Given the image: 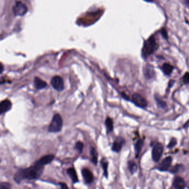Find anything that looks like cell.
<instances>
[{
  "label": "cell",
  "instance_id": "d6986e66",
  "mask_svg": "<svg viewBox=\"0 0 189 189\" xmlns=\"http://www.w3.org/2000/svg\"><path fill=\"white\" fill-rule=\"evenodd\" d=\"M100 164L102 165V167L103 168V170L104 171L103 175H104L106 178H108V161L105 160V159L103 158L100 161Z\"/></svg>",
  "mask_w": 189,
  "mask_h": 189
},
{
  "label": "cell",
  "instance_id": "ffe728a7",
  "mask_svg": "<svg viewBox=\"0 0 189 189\" xmlns=\"http://www.w3.org/2000/svg\"><path fill=\"white\" fill-rule=\"evenodd\" d=\"M91 153V160L92 163L95 164L96 165L97 162H98V154L96 151L95 150L94 148L92 147L90 151Z\"/></svg>",
  "mask_w": 189,
  "mask_h": 189
},
{
  "label": "cell",
  "instance_id": "5b68a950",
  "mask_svg": "<svg viewBox=\"0 0 189 189\" xmlns=\"http://www.w3.org/2000/svg\"><path fill=\"white\" fill-rule=\"evenodd\" d=\"M27 6L21 1L17 2L13 8V11L16 16H24L27 12Z\"/></svg>",
  "mask_w": 189,
  "mask_h": 189
},
{
  "label": "cell",
  "instance_id": "e0dca14e",
  "mask_svg": "<svg viewBox=\"0 0 189 189\" xmlns=\"http://www.w3.org/2000/svg\"><path fill=\"white\" fill-rule=\"evenodd\" d=\"M105 126L106 128V130H107V133L112 132L113 130V120L109 118L108 117L106 118L105 120Z\"/></svg>",
  "mask_w": 189,
  "mask_h": 189
},
{
  "label": "cell",
  "instance_id": "9c48e42d",
  "mask_svg": "<svg viewBox=\"0 0 189 189\" xmlns=\"http://www.w3.org/2000/svg\"><path fill=\"white\" fill-rule=\"evenodd\" d=\"M124 144V140L122 137H117L113 144L112 149L114 152L119 153L122 149Z\"/></svg>",
  "mask_w": 189,
  "mask_h": 189
},
{
  "label": "cell",
  "instance_id": "4fadbf2b",
  "mask_svg": "<svg viewBox=\"0 0 189 189\" xmlns=\"http://www.w3.org/2000/svg\"><path fill=\"white\" fill-rule=\"evenodd\" d=\"M34 84L35 88L38 90H41L42 89H44L47 85V84L46 82H44V81H43L41 79H40L38 77H36L34 78Z\"/></svg>",
  "mask_w": 189,
  "mask_h": 189
},
{
  "label": "cell",
  "instance_id": "6da1fadb",
  "mask_svg": "<svg viewBox=\"0 0 189 189\" xmlns=\"http://www.w3.org/2000/svg\"><path fill=\"white\" fill-rule=\"evenodd\" d=\"M46 165L40 159L29 168L20 169L17 171L14 176L17 183H20L23 180H36L38 179L42 174L44 167Z\"/></svg>",
  "mask_w": 189,
  "mask_h": 189
},
{
  "label": "cell",
  "instance_id": "52a82bcc",
  "mask_svg": "<svg viewBox=\"0 0 189 189\" xmlns=\"http://www.w3.org/2000/svg\"><path fill=\"white\" fill-rule=\"evenodd\" d=\"M132 101L134 104L144 108L147 106V100L140 94L138 93H134L132 95Z\"/></svg>",
  "mask_w": 189,
  "mask_h": 189
},
{
  "label": "cell",
  "instance_id": "30bf717a",
  "mask_svg": "<svg viewBox=\"0 0 189 189\" xmlns=\"http://www.w3.org/2000/svg\"><path fill=\"white\" fill-rule=\"evenodd\" d=\"M82 176L86 184H91L93 181V175L92 172L88 169L84 168L82 170Z\"/></svg>",
  "mask_w": 189,
  "mask_h": 189
},
{
  "label": "cell",
  "instance_id": "8992f818",
  "mask_svg": "<svg viewBox=\"0 0 189 189\" xmlns=\"http://www.w3.org/2000/svg\"><path fill=\"white\" fill-rule=\"evenodd\" d=\"M51 84L53 88L58 92H61L64 89V82L62 77L58 75L53 77L51 80Z\"/></svg>",
  "mask_w": 189,
  "mask_h": 189
},
{
  "label": "cell",
  "instance_id": "4316f807",
  "mask_svg": "<svg viewBox=\"0 0 189 189\" xmlns=\"http://www.w3.org/2000/svg\"><path fill=\"white\" fill-rule=\"evenodd\" d=\"M11 188L10 184L6 182H2L0 184V189H9Z\"/></svg>",
  "mask_w": 189,
  "mask_h": 189
},
{
  "label": "cell",
  "instance_id": "5bb4252c",
  "mask_svg": "<svg viewBox=\"0 0 189 189\" xmlns=\"http://www.w3.org/2000/svg\"><path fill=\"white\" fill-rule=\"evenodd\" d=\"M67 173L72 180L73 183H77L79 181L76 172V171L73 168H70L67 170Z\"/></svg>",
  "mask_w": 189,
  "mask_h": 189
},
{
  "label": "cell",
  "instance_id": "3957f363",
  "mask_svg": "<svg viewBox=\"0 0 189 189\" xmlns=\"http://www.w3.org/2000/svg\"><path fill=\"white\" fill-rule=\"evenodd\" d=\"M63 126V120L59 114H56L53 117L51 123L48 128L50 133H57L62 130Z\"/></svg>",
  "mask_w": 189,
  "mask_h": 189
},
{
  "label": "cell",
  "instance_id": "f546056e",
  "mask_svg": "<svg viewBox=\"0 0 189 189\" xmlns=\"http://www.w3.org/2000/svg\"><path fill=\"white\" fill-rule=\"evenodd\" d=\"M175 83V81L174 80H171L170 82H169V87H172V85L174 84V83Z\"/></svg>",
  "mask_w": 189,
  "mask_h": 189
},
{
  "label": "cell",
  "instance_id": "cb8c5ba5",
  "mask_svg": "<svg viewBox=\"0 0 189 189\" xmlns=\"http://www.w3.org/2000/svg\"><path fill=\"white\" fill-rule=\"evenodd\" d=\"M155 100H156V102L157 103V104L159 107L163 108L166 107V106H167L166 103L164 101H163V100L159 99L158 96L155 97Z\"/></svg>",
  "mask_w": 189,
  "mask_h": 189
},
{
  "label": "cell",
  "instance_id": "836d02e7",
  "mask_svg": "<svg viewBox=\"0 0 189 189\" xmlns=\"http://www.w3.org/2000/svg\"><path fill=\"white\" fill-rule=\"evenodd\" d=\"M186 3L189 6V0H186Z\"/></svg>",
  "mask_w": 189,
  "mask_h": 189
},
{
  "label": "cell",
  "instance_id": "83f0119b",
  "mask_svg": "<svg viewBox=\"0 0 189 189\" xmlns=\"http://www.w3.org/2000/svg\"><path fill=\"white\" fill-rule=\"evenodd\" d=\"M161 34L163 35V36L166 38V39H168V32H167V31L165 29V28H163L162 30H161Z\"/></svg>",
  "mask_w": 189,
  "mask_h": 189
},
{
  "label": "cell",
  "instance_id": "f1b7e54d",
  "mask_svg": "<svg viewBox=\"0 0 189 189\" xmlns=\"http://www.w3.org/2000/svg\"><path fill=\"white\" fill-rule=\"evenodd\" d=\"M59 185L61 186V188L62 189H67V188H68L67 185L65 184H64V183H59Z\"/></svg>",
  "mask_w": 189,
  "mask_h": 189
},
{
  "label": "cell",
  "instance_id": "d6a6232c",
  "mask_svg": "<svg viewBox=\"0 0 189 189\" xmlns=\"http://www.w3.org/2000/svg\"><path fill=\"white\" fill-rule=\"evenodd\" d=\"M144 1H145L147 2H153L154 0H144Z\"/></svg>",
  "mask_w": 189,
  "mask_h": 189
},
{
  "label": "cell",
  "instance_id": "d4e9b609",
  "mask_svg": "<svg viewBox=\"0 0 189 189\" xmlns=\"http://www.w3.org/2000/svg\"><path fill=\"white\" fill-rule=\"evenodd\" d=\"M177 144V140L175 138H172L171 139V140H170V143H169L168 145V148H172L174 147Z\"/></svg>",
  "mask_w": 189,
  "mask_h": 189
},
{
  "label": "cell",
  "instance_id": "7c38bea8",
  "mask_svg": "<svg viewBox=\"0 0 189 189\" xmlns=\"http://www.w3.org/2000/svg\"><path fill=\"white\" fill-rule=\"evenodd\" d=\"M172 185L175 189H184L186 187V183L185 180L182 178L178 176L174 180Z\"/></svg>",
  "mask_w": 189,
  "mask_h": 189
},
{
  "label": "cell",
  "instance_id": "4dcf8cb0",
  "mask_svg": "<svg viewBox=\"0 0 189 189\" xmlns=\"http://www.w3.org/2000/svg\"><path fill=\"white\" fill-rule=\"evenodd\" d=\"M122 96H123L124 99H128V96H127L125 94V93H122Z\"/></svg>",
  "mask_w": 189,
  "mask_h": 189
},
{
  "label": "cell",
  "instance_id": "7a4b0ae2",
  "mask_svg": "<svg viewBox=\"0 0 189 189\" xmlns=\"http://www.w3.org/2000/svg\"><path fill=\"white\" fill-rule=\"evenodd\" d=\"M159 45L156 42L154 37L151 36L144 42L142 54L144 57H147L155 52L158 49Z\"/></svg>",
  "mask_w": 189,
  "mask_h": 189
},
{
  "label": "cell",
  "instance_id": "44dd1931",
  "mask_svg": "<svg viewBox=\"0 0 189 189\" xmlns=\"http://www.w3.org/2000/svg\"><path fill=\"white\" fill-rule=\"evenodd\" d=\"M128 168L132 174H134L137 171V165L134 161H129L128 163Z\"/></svg>",
  "mask_w": 189,
  "mask_h": 189
},
{
  "label": "cell",
  "instance_id": "603a6c76",
  "mask_svg": "<svg viewBox=\"0 0 189 189\" xmlns=\"http://www.w3.org/2000/svg\"><path fill=\"white\" fill-rule=\"evenodd\" d=\"M83 147H84V145H83V143L81 141H78L76 144H75V149L78 151L79 153H81L83 151Z\"/></svg>",
  "mask_w": 189,
  "mask_h": 189
},
{
  "label": "cell",
  "instance_id": "7402d4cb",
  "mask_svg": "<svg viewBox=\"0 0 189 189\" xmlns=\"http://www.w3.org/2000/svg\"><path fill=\"white\" fill-rule=\"evenodd\" d=\"M183 167H183L182 165L178 164V165H176L174 166L173 167H172L169 170V171H170L171 173H172V174H176V173L179 172V171H180L183 168Z\"/></svg>",
  "mask_w": 189,
  "mask_h": 189
},
{
  "label": "cell",
  "instance_id": "484cf974",
  "mask_svg": "<svg viewBox=\"0 0 189 189\" xmlns=\"http://www.w3.org/2000/svg\"><path fill=\"white\" fill-rule=\"evenodd\" d=\"M182 81L184 84H189V73L186 72V73L184 74V75L182 77Z\"/></svg>",
  "mask_w": 189,
  "mask_h": 189
},
{
  "label": "cell",
  "instance_id": "ba28073f",
  "mask_svg": "<svg viewBox=\"0 0 189 189\" xmlns=\"http://www.w3.org/2000/svg\"><path fill=\"white\" fill-rule=\"evenodd\" d=\"M172 161V159L171 157H168L164 158L162 161L159 164L158 167V169L161 171H165L168 170L170 168Z\"/></svg>",
  "mask_w": 189,
  "mask_h": 189
},
{
  "label": "cell",
  "instance_id": "ac0fdd59",
  "mask_svg": "<svg viewBox=\"0 0 189 189\" xmlns=\"http://www.w3.org/2000/svg\"><path fill=\"white\" fill-rule=\"evenodd\" d=\"M144 145V141L141 139L139 140L135 144V151L136 156L137 157L140 153Z\"/></svg>",
  "mask_w": 189,
  "mask_h": 189
},
{
  "label": "cell",
  "instance_id": "9a60e30c",
  "mask_svg": "<svg viewBox=\"0 0 189 189\" xmlns=\"http://www.w3.org/2000/svg\"><path fill=\"white\" fill-rule=\"evenodd\" d=\"M144 75L147 79L153 78L154 75H155L154 68L150 65H147V66L145 67L144 69Z\"/></svg>",
  "mask_w": 189,
  "mask_h": 189
},
{
  "label": "cell",
  "instance_id": "2e32d148",
  "mask_svg": "<svg viewBox=\"0 0 189 189\" xmlns=\"http://www.w3.org/2000/svg\"><path fill=\"white\" fill-rule=\"evenodd\" d=\"M174 69V67L169 63H164L162 67V70L167 75H169L172 73V71Z\"/></svg>",
  "mask_w": 189,
  "mask_h": 189
},
{
  "label": "cell",
  "instance_id": "1f68e13d",
  "mask_svg": "<svg viewBox=\"0 0 189 189\" xmlns=\"http://www.w3.org/2000/svg\"><path fill=\"white\" fill-rule=\"evenodd\" d=\"M3 72V66L1 64V73H2Z\"/></svg>",
  "mask_w": 189,
  "mask_h": 189
},
{
  "label": "cell",
  "instance_id": "8fae6325",
  "mask_svg": "<svg viewBox=\"0 0 189 189\" xmlns=\"http://www.w3.org/2000/svg\"><path fill=\"white\" fill-rule=\"evenodd\" d=\"M12 108V103L10 100H3L0 104V114H2L9 111Z\"/></svg>",
  "mask_w": 189,
  "mask_h": 189
},
{
  "label": "cell",
  "instance_id": "277c9868",
  "mask_svg": "<svg viewBox=\"0 0 189 189\" xmlns=\"http://www.w3.org/2000/svg\"><path fill=\"white\" fill-rule=\"evenodd\" d=\"M164 151L163 145L161 143H157L153 148L152 150V159L155 161L158 162L161 157Z\"/></svg>",
  "mask_w": 189,
  "mask_h": 189
}]
</instances>
